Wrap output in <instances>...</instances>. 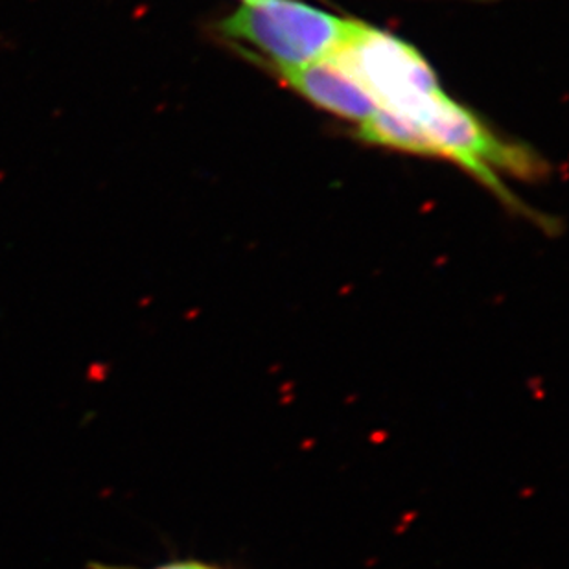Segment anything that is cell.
Segmentation results:
<instances>
[{"label": "cell", "mask_w": 569, "mask_h": 569, "mask_svg": "<svg viewBox=\"0 0 569 569\" xmlns=\"http://www.w3.org/2000/svg\"><path fill=\"white\" fill-rule=\"evenodd\" d=\"M360 24L302 0H248L220 30L286 72L339 54Z\"/></svg>", "instance_id": "obj_1"}, {"label": "cell", "mask_w": 569, "mask_h": 569, "mask_svg": "<svg viewBox=\"0 0 569 569\" xmlns=\"http://www.w3.org/2000/svg\"><path fill=\"white\" fill-rule=\"evenodd\" d=\"M336 60L371 92L378 108L409 117L441 94L430 64L400 39L361 22Z\"/></svg>", "instance_id": "obj_2"}, {"label": "cell", "mask_w": 569, "mask_h": 569, "mask_svg": "<svg viewBox=\"0 0 569 569\" xmlns=\"http://www.w3.org/2000/svg\"><path fill=\"white\" fill-rule=\"evenodd\" d=\"M406 119L422 133L426 156L446 157L461 164L501 198L509 199V193L496 176V168L527 172L531 167L523 151L500 142L470 111L450 100L445 92L430 98Z\"/></svg>", "instance_id": "obj_3"}, {"label": "cell", "mask_w": 569, "mask_h": 569, "mask_svg": "<svg viewBox=\"0 0 569 569\" xmlns=\"http://www.w3.org/2000/svg\"><path fill=\"white\" fill-rule=\"evenodd\" d=\"M280 76H284L293 91L341 119L363 124L378 111L377 100L371 92L336 58L286 70Z\"/></svg>", "instance_id": "obj_4"}, {"label": "cell", "mask_w": 569, "mask_h": 569, "mask_svg": "<svg viewBox=\"0 0 569 569\" xmlns=\"http://www.w3.org/2000/svg\"><path fill=\"white\" fill-rule=\"evenodd\" d=\"M89 569H231L223 568L220 565H212V562H204V560L196 559H181L170 560L164 565L156 566V568H134V566H117V565H102V562H91L87 566Z\"/></svg>", "instance_id": "obj_5"}, {"label": "cell", "mask_w": 569, "mask_h": 569, "mask_svg": "<svg viewBox=\"0 0 569 569\" xmlns=\"http://www.w3.org/2000/svg\"><path fill=\"white\" fill-rule=\"evenodd\" d=\"M243 2H248V0H243Z\"/></svg>", "instance_id": "obj_6"}]
</instances>
